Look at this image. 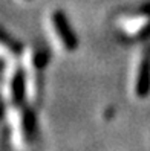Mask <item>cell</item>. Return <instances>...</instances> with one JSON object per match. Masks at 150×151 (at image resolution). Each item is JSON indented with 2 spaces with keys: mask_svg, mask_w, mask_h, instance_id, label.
<instances>
[{
  "mask_svg": "<svg viewBox=\"0 0 150 151\" xmlns=\"http://www.w3.org/2000/svg\"><path fill=\"white\" fill-rule=\"evenodd\" d=\"M120 26L127 37H144L150 32V8L146 6L144 9L124 17L120 22Z\"/></svg>",
  "mask_w": 150,
  "mask_h": 151,
  "instance_id": "obj_1",
  "label": "cell"
},
{
  "mask_svg": "<svg viewBox=\"0 0 150 151\" xmlns=\"http://www.w3.org/2000/svg\"><path fill=\"white\" fill-rule=\"evenodd\" d=\"M52 26H54V31L57 34L58 40L61 41V44L64 46V49L66 50H75L77 37L72 32V29H70L66 15L61 11H55L52 14Z\"/></svg>",
  "mask_w": 150,
  "mask_h": 151,
  "instance_id": "obj_2",
  "label": "cell"
},
{
  "mask_svg": "<svg viewBox=\"0 0 150 151\" xmlns=\"http://www.w3.org/2000/svg\"><path fill=\"white\" fill-rule=\"evenodd\" d=\"M150 90V44L143 49L139 58L138 72H136V86L135 92L139 98H144Z\"/></svg>",
  "mask_w": 150,
  "mask_h": 151,
  "instance_id": "obj_3",
  "label": "cell"
},
{
  "mask_svg": "<svg viewBox=\"0 0 150 151\" xmlns=\"http://www.w3.org/2000/svg\"><path fill=\"white\" fill-rule=\"evenodd\" d=\"M2 47H3V50H9L12 55H19L22 52V46H20V44L15 43L14 40H9L6 34H3V37H2Z\"/></svg>",
  "mask_w": 150,
  "mask_h": 151,
  "instance_id": "obj_4",
  "label": "cell"
}]
</instances>
